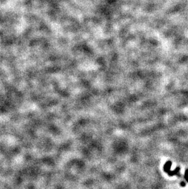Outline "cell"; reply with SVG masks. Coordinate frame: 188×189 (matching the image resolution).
I'll use <instances>...</instances> for the list:
<instances>
[{
	"label": "cell",
	"mask_w": 188,
	"mask_h": 189,
	"mask_svg": "<svg viewBox=\"0 0 188 189\" xmlns=\"http://www.w3.org/2000/svg\"><path fill=\"white\" fill-rule=\"evenodd\" d=\"M180 168L179 167H177L176 168V169L174 171H170L169 173H168V174L169 175V176H174V175H176V174H178L180 172Z\"/></svg>",
	"instance_id": "cell-2"
},
{
	"label": "cell",
	"mask_w": 188,
	"mask_h": 189,
	"mask_svg": "<svg viewBox=\"0 0 188 189\" xmlns=\"http://www.w3.org/2000/svg\"><path fill=\"white\" fill-rule=\"evenodd\" d=\"M184 178L186 180V181L188 182V169H186L185 171V174H184Z\"/></svg>",
	"instance_id": "cell-3"
},
{
	"label": "cell",
	"mask_w": 188,
	"mask_h": 189,
	"mask_svg": "<svg viewBox=\"0 0 188 189\" xmlns=\"http://www.w3.org/2000/svg\"><path fill=\"white\" fill-rule=\"evenodd\" d=\"M185 185H186V184H185L184 182H182L181 183V185L182 187H184Z\"/></svg>",
	"instance_id": "cell-4"
},
{
	"label": "cell",
	"mask_w": 188,
	"mask_h": 189,
	"mask_svg": "<svg viewBox=\"0 0 188 189\" xmlns=\"http://www.w3.org/2000/svg\"><path fill=\"white\" fill-rule=\"evenodd\" d=\"M172 166V162L170 161H168L166 163V164L164 165V170L165 172H166L167 173H168L170 170V168Z\"/></svg>",
	"instance_id": "cell-1"
}]
</instances>
